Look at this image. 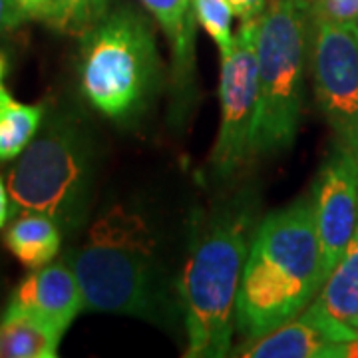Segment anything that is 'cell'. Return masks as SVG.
<instances>
[{
    "label": "cell",
    "mask_w": 358,
    "mask_h": 358,
    "mask_svg": "<svg viewBox=\"0 0 358 358\" xmlns=\"http://www.w3.org/2000/svg\"><path fill=\"white\" fill-rule=\"evenodd\" d=\"M159 22L171 50L173 115L189 108L195 86V10L193 0H141Z\"/></svg>",
    "instance_id": "7c38bea8"
},
{
    "label": "cell",
    "mask_w": 358,
    "mask_h": 358,
    "mask_svg": "<svg viewBox=\"0 0 358 358\" xmlns=\"http://www.w3.org/2000/svg\"><path fill=\"white\" fill-rule=\"evenodd\" d=\"M346 358H358V338L346 345Z\"/></svg>",
    "instance_id": "cb8c5ba5"
},
{
    "label": "cell",
    "mask_w": 358,
    "mask_h": 358,
    "mask_svg": "<svg viewBox=\"0 0 358 358\" xmlns=\"http://www.w3.org/2000/svg\"><path fill=\"white\" fill-rule=\"evenodd\" d=\"M80 92L108 120L131 122L162 86V58L152 22L117 6L80 34Z\"/></svg>",
    "instance_id": "5b68a950"
},
{
    "label": "cell",
    "mask_w": 358,
    "mask_h": 358,
    "mask_svg": "<svg viewBox=\"0 0 358 358\" xmlns=\"http://www.w3.org/2000/svg\"><path fill=\"white\" fill-rule=\"evenodd\" d=\"M193 10L197 22L203 26V30L213 38L215 46L221 54L233 48L235 36L231 32L233 10L227 0H193Z\"/></svg>",
    "instance_id": "ac0fdd59"
},
{
    "label": "cell",
    "mask_w": 358,
    "mask_h": 358,
    "mask_svg": "<svg viewBox=\"0 0 358 358\" xmlns=\"http://www.w3.org/2000/svg\"><path fill=\"white\" fill-rule=\"evenodd\" d=\"M227 2H229L233 14L241 22L257 20L268 6V0H227Z\"/></svg>",
    "instance_id": "44dd1931"
},
{
    "label": "cell",
    "mask_w": 358,
    "mask_h": 358,
    "mask_svg": "<svg viewBox=\"0 0 358 358\" xmlns=\"http://www.w3.org/2000/svg\"><path fill=\"white\" fill-rule=\"evenodd\" d=\"M293 2L294 4H299V6H303V8H310L315 0H293Z\"/></svg>",
    "instance_id": "d4e9b609"
},
{
    "label": "cell",
    "mask_w": 358,
    "mask_h": 358,
    "mask_svg": "<svg viewBox=\"0 0 358 358\" xmlns=\"http://www.w3.org/2000/svg\"><path fill=\"white\" fill-rule=\"evenodd\" d=\"M308 20V8L293 0H271L257 18L259 110L253 157L281 154L294 143L303 112Z\"/></svg>",
    "instance_id": "8992f818"
},
{
    "label": "cell",
    "mask_w": 358,
    "mask_h": 358,
    "mask_svg": "<svg viewBox=\"0 0 358 358\" xmlns=\"http://www.w3.org/2000/svg\"><path fill=\"white\" fill-rule=\"evenodd\" d=\"M310 52L320 112L358 154V22H313Z\"/></svg>",
    "instance_id": "ba28073f"
},
{
    "label": "cell",
    "mask_w": 358,
    "mask_h": 358,
    "mask_svg": "<svg viewBox=\"0 0 358 358\" xmlns=\"http://www.w3.org/2000/svg\"><path fill=\"white\" fill-rule=\"evenodd\" d=\"M310 199L329 277L345 255L358 225V154L355 150L338 145L329 155L313 185Z\"/></svg>",
    "instance_id": "9c48e42d"
},
{
    "label": "cell",
    "mask_w": 358,
    "mask_h": 358,
    "mask_svg": "<svg viewBox=\"0 0 358 358\" xmlns=\"http://www.w3.org/2000/svg\"><path fill=\"white\" fill-rule=\"evenodd\" d=\"M346 345L299 315L271 333L245 341L235 355L245 358H346Z\"/></svg>",
    "instance_id": "4fadbf2b"
},
{
    "label": "cell",
    "mask_w": 358,
    "mask_h": 358,
    "mask_svg": "<svg viewBox=\"0 0 358 358\" xmlns=\"http://www.w3.org/2000/svg\"><path fill=\"white\" fill-rule=\"evenodd\" d=\"M28 14L18 0H0V36L10 34L24 24Z\"/></svg>",
    "instance_id": "ffe728a7"
},
{
    "label": "cell",
    "mask_w": 358,
    "mask_h": 358,
    "mask_svg": "<svg viewBox=\"0 0 358 358\" xmlns=\"http://www.w3.org/2000/svg\"><path fill=\"white\" fill-rule=\"evenodd\" d=\"M327 281L310 197L261 219L245 261L235 329L253 341L296 319Z\"/></svg>",
    "instance_id": "3957f363"
},
{
    "label": "cell",
    "mask_w": 358,
    "mask_h": 358,
    "mask_svg": "<svg viewBox=\"0 0 358 358\" xmlns=\"http://www.w3.org/2000/svg\"><path fill=\"white\" fill-rule=\"evenodd\" d=\"M84 310L166 324L181 315L179 289L162 265L152 227L141 213L112 205L92 223L80 249L68 251Z\"/></svg>",
    "instance_id": "7a4b0ae2"
},
{
    "label": "cell",
    "mask_w": 358,
    "mask_h": 358,
    "mask_svg": "<svg viewBox=\"0 0 358 358\" xmlns=\"http://www.w3.org/2000/svg\"><path fill=\"white\" fill-rule=\"evenodd\" d=\"M301 317L319 324L338 343L358 338V225L345 255Z\"/></svg>",
    "instance_id": "8fae6325"
},
{
    "label": "cell",
    "mask_w": 358,
    "mask_h": 358,
    "mask_svg": "<svg viewBox=\"0 0 358 358\" xmlns=\"http://www.w3.org/2000/svg\"><path fill=\"white\" fill-rule=\"evenodd\" d=\"M96 176L98 154L88 128L76 115L54 112L6 178L13 217L40 213L74 235L88 223Z\"/></svg>",
    "instance_id": "277c9868"
},
{
    "label": "cell",
    "mask_w": 358,
    "mask_h": 358,
    "mask_svg": "<svg viewBox=\"0 0 358 358\" xmlns=\"http://www.w3.org/2000/svg\"><path fill=\"white\" fill-rule=\"evenodd\" d=\"M62 336L46 320L6 307L0 317V358H56Z\"/></svg>",
    "instance_id": "5bb4252c"
},
{
    "label": "cell",
    "mask_w": 358,
    "mask_h": 358,
    "mask_svg": "<svg viewBox=\"0 0 358 358\" xmlns=\"http://www.w3.org/2000/svg\"><path fill=\"white\" fill-rule=\"evenodd\" d=\"M8 72V56L0 52V164L13 162L24 152L44 122V106L16 102L4 78Z\"/></svg>",
    "instance_id": "2e32d148"
},
{
    "label": "cell",
    "mask_w": 358,
    "mask_h": 358,
    "mask_svg": "<svg viewBox=\"0 0 358 358\" xmlns=\"http://www.w3.org/2000/svg\"><path fill=\"white\" fill-rule=\"evenodd\" d=\"M110 13V0H46L42 20L60 34H84Z\"/></svg>",
    "instance_id": "e0dca14e"
},
{
    "label": "cell",
    "mask_w": 358,
    "mask_h": 358,
    "mask_svg": "<svg viewBox=\"0 0 358 358\" xmlns=\"http://www.w3.org/2000/svg\"><path fill=\"white\" fill-rule=\"evenodd\" d=\"M13 217V205H10V195H8V187L6 181L0 176V229L6 227L8 219Z\"/></svg>",
    "instance_id": "7402d4cb"
},
{
    "label": "cell",
    "mask_w": 358,
    "mask_h": 358,
    "mask_svg": "<svg viewBox=\"0 0 358 358\" xmlns=\"http://www.w3.org/2000/svg\"><path fill=\"white\" fill-rule=\"evenodd\" d=\"M62 235L54 219L40 213H20L4 233V245L22 267L34 271L58 257Z\"/></svg>",
    "instance_id": "9a60e30c"
},
{
    "label": "cell",
    "mask_w": 358,
    "mask_h": 358,
    "mask_svg": "<svg viewBox=\"0 0 358 358\" xmlns=\"http://www.w3.org/2000/svg\"><path fill=\"white\" fill-rule=\"evenodd\" d=\"M20 6L24 8V13L28 14V18H40L42 20V14L46 8V0H18Z\"/></svg>",
    "instance_id": "603a6c76"
},
{
    "label": "cell",
    "mask_w": 358,
    "mask_h": 358,
    "mask_svg": "<svg viewBox=\"0 0 358 358\" xmlns=\"http://www.w3.org/2000/svg\"><path fill=\"white\" fill-rule=\"evenodd\" d=\"M259 219V199L241 192L209 207L193 223L187 259L178 281L189 358L231 355L235 308L245 261Z\"/></svg>",
    "instance_id": "6da1fadb"
},
{
    "label": "cell",
    "mask_w": 358,
    "mask_h": 358,
    "mask_svg": "<svg viewBox=\"0 0 358 358\" xmlns=\"http://www.w3.org/2000/svg\"><path fill=\"white\" fill-rule=\"evenodd\" d=\"M308 16L313 22H357L358 0H315Z\"/></svg>",
    "instance_id": "d6986e66"
},
{
    "label": "cell",
    "mask_w": 358,
    "mask_h": 358,
    "mask_svg": "<svg viewBox=\"0 0 358 358\" xmlns=\"http://www.w3.org/2000/svg\"><path fill=\"white\" fill-rule=\"evenodd\" d=\"M6 307L26 310L66 333L80 310L84 296L68 253L58 261L34 268L16 285Z\"/></svg>",
    "instance_id": "30bf717a"
},
{
    "label": "cell",
    "mask_w": 358,
    "mask_h": 358,
    "mask_svg": "<svg viewBox=\"0 0 358 358\" xmlns=\"http://www.w3.org/2000/svg\"><path fill=\"white\" fill-rule=\"evenodd\" d=\"M221 122L209 155L211 176L233 178L253 157L259 80H257V20L241 24L233 48L221 54L219 76Z\"/></svg>",
    "instance_id": "52a82bcc"
}]
</instances>
